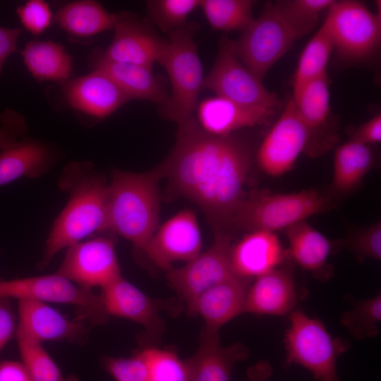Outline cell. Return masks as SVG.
Returning a JSON list of instances; mask_svg holds the SVG:
<instances>
[{
	"label": "cell",
	"mask_w": 381,
	"mask_h": 381,
	"mask_svg": "<svg viewBox=\"0 0 381 381\" xmlns=\"http://www.w3.org/2000/svg\"><path fill=\"white\" fill-rule=\"evenodd\" d=\"M253 161L246 140L211 135L194 116L178 125L173 147L157 167L169 192L195 203L216 232L233 225Z\"/></svg>",
	"instance_id": "1"
},
{
	"label": "cell",
	"mask_w": 381,
	"mask_h": 381,
	"mask_svg": "<svg viewBox=\"0 0 381 381\" xmlns=\"http://www.w3.org/2000/svg\"><path fill=\"white\" fill-rule=\"evenodd\" d=\"M59 185L68 199L49 233L38 262L40 269L47 267L61 250L90 235L108 231L109 182L91 162L67 164Z\"/></svg>",
	"instance_id": "2"
},
{
	"label": "cell",
	"mask_w": 381,
	"mask_h": 381,
	"mask_svg": "<svg viewBox=\"0 0 381 381\" xmlns=\"http://www.w3.org/2000/svg\"><path fill=\"white\" fill-rule=\"evenodd\" d=\"M161 179L157 167L141 173L115 169L109 182L108 231L142 252L157 229Z\"/></svg>",
	"instance_id": "3"
},
{
	"label": "cell",
	"mask_w": 381,
	"mask_h": 381,
	"mask_svg": "<svg viewBox=\"0 0 381 381\" xmlns=\"http://www.w3.org/2000/svg\"><path fill=\"white\" fill-rule=\"evenodd\" d=\"M198 30L195 22L168 33L157 62L166 71L171 93L160 106L161 115L181 124L195 116L204 80L202 66L194 36Z\"/></svg>",
	"instance_id": "4"
},
{
	"label": "cell",
	"mask_w": 381,
	"mask_h": 381,
	"mask_svg": "<svg viewBox=\"0 0 381 381\" xmlns=\"http://www.w3.org/2000/svg\"><path fill=\"white\" fill-rule=\"evenodd\" d=\"M332 207L329 193L316 189L291 193L253 192L246 195L238 207L233 225L248 231H284Z\"/></svg>",
	"instance_id": "5"
},
{
	"label": "cell",
	"mask_w": 381,
	"mask_h": 381,
	"mask_svg": "<svg viewBox=\"0 0 381 381\" xmlns=\"http://www.w3.org/2000/svg\"><path fill=\"white\" fill-rule=\"evenodd\" d=\"M284 337L286 365L297 364L309 370L317 381H339L337 361L349 344L334 337L324 323L296 309L289 314Z\"/></svg>",
	"instance_id": "6"
},
{
	"label": "cell",
	"mask_w": 381,
	"mask_h": 381,
	"mask_svg": "<svg viewBox=\"0 0 381 381\" xmlns=\"http://www.w3.org/2000/svg\"><path fill=\"white\" fill-rule=\"evenodd\" d=\"M334 52L349 63H361L378 52L381 43V14L355 0L335 1L321 25Z\"/></svg>",
	"instance_id": "7"
},
{
	"label": "cell",
	"mask_w": 381,
	"mask_h": 381,
	"mask_svg": "<svg viewBox=\"0 0 381 381\" xmlns=\"http://www.w3.org/2000/svg\"><path fill=\"white\" fill-rule=\"evenodd\" d=\"M329 148L301 119L291 98L260 145L255 157L265 174L279 176L292 169L301 154L316 157Z\"/></svg>",
	"instance_id": "8"
},
{
	"label": "cell",
	"mask_w": 381,
	"mask_h": 381,
	"mask_svg": "<svg viewBox=\"0 0 381 381\" xmlns=\"http://www.w3.org/2000/svg\"><path fill=\"white\" fill-rule=\"evenodd\" d=\"M296 40L274 3L268 1L264 4L260 16L234 41V46L243 64L263 80Z\"/></svg>",
	"instance_id": "9"
},
{
	"label": "cell",
	"mask_w": 381,
	"mask_h": 381,
	"mask_svg": "<svg viewBox=\"0 0 381 381\" xmlns=\"http://www.w3.org/2000/svg\"><path fill=\"white\" fill-rule=\"evenodd\" d=\"M0 297L72 305L78 310V320L92 325H103L109 319L99 295L57 273L9 280L0 279Z\"/></svg>",
	"instance_id": "10"
},
{
	"label": "cell",
	"mask_w": 381,
	"mask_h": 381,
	"mask_svg": "<svg viewBox=\"0 0 381 381\" xmlns=\"http://www.w3.org/2000/svg\"><path fill=\"white\" fill-rule=\"evenodd\" d=\"M203 90L246 105L275 109L282 105L278 95L268 90L262 80L243 64L236 52L234 40L227 35L222 36L219 42L214 64L204 77Z\"/></svg>",
	"instance_id": "11"
},
{
	"label": "cell",
	"mask_w": 381,
	"mask_h": 381,
	"mask_svg": "<svg viewBox=\"0 0 381 381\" xmlns=\"http://www.w3.org/2000/svg\"><path fill=\"white\" fill-rule=\"evenodd\" d=\"M231 238L225 231L214 232L212 244L180 267L167 272L169 285L191 310L197 298L208 288L235 276L231 262Z\"/></svg>",
	"instance_id": "12"
},
{
	"label": "cell",
	"mask_w": 381,
	"mask_h": 381,
	"mask_svg": "<svg viewBox=\"0 0 381 381\" xmlns=\"http://www.w3.org/2000/svg\"><path fill=\"white\" fill-rule=\"evenodd\" d=\"M56 273L85 289L104 287L121 275L114 240L97 236L69 246Z\"/></svg>",
	"instance_id": "13"
},
{
	"label": "cell",
	"mask_w": 381,
	"mask_h": 381,
	"mask_svg": "<svg viewBox=\"0 0 381 381\" xmlns=\"http://www.w3.org/2000/svg\"><path fill=\"white\" fill-rule=\"evenodd\" d=\"M202 241L195 212L183 210L157 228L143 253L168 272L176 262H188L202 252Z\"/></svg>",
	"instance_id": "14"
},
{
	"label": "cell",
	"mask_w": 381,
	"mask_h": 381,
	"mask_svg": "<svg viewBox=\"0 0 381 381\" xmlns=\"http://www.w3.org/2000/svg\"><path fill=\"white\" fill-rule=\"evenodd\" d=\"M113 30L111 42L104 50L101 49L104 57L148 67L157 61L165 39L147 19L123 11L116 13Z\"/></svg>",
	"instance_id": "15"
},
{
	"label": "cell",
	"mask_w": 381,
	"mask_h": 381,
	"mask_svg": "<svg viewBox=\"0 0 381 381\" xmlns=\"http://www.w3.org/2000/svg\"><path fill=\"white\" fill-rule=\"evenodd\" d=\"M18 301L16 338L41 343L66 341L81 343L88 329L83 321L71 320L47 303L23 298Z\"/></svg>",
	"instance_id": "16"
},
{
	"label": "cell",
	"mask_w": 381,
	"mask_h": 381,
	"mask_svg": "<svg viewBox=\"0 0 381 381\" xmlns=\"http://www.w3.org/2000/svg\"><path fill=\"white\" fill-rule=\"evenodd\" d=\"M60 84L65 103L90 119H103L131 101L109 77L97 71Z\"/></svg>",
	"instance_id": "17"
},
{
	"label": "cell",
	"mask_w": 381,
	"mask_h": 381,
	"mask_svg": "<svg viewBox=\"0 0 381 381\" xmlns=\"http://www.w3.org/2000/svg\"><path fill=\"white\" fill-rule=\"evenodd\" d=\"M277 109L243 104L214 95L198 102L195 119L207 133L227 136L244 128L269 123Z\"/></svg>",
	"instance_id": "18"
},
{
	"label": "cell",
	"mask_w": 381,
	"mask_h": 381,
	"mask_svg": "<svg viewBox=\"0 0 381 381\" xmlns=\"http://www.w3.org/2000/svg\"><path fill=\"white\" fill-rule=\"evenodd\" d=\"M248 355L241 343L224 346L219 331L203 327L195 353L183 360L188 381H230L232 370Z\"/></svg>",
	"instance_id": "19"
},
{
	"label": "cell",
	"mask_w": 381,
	"mask_h": 381,
	"mask_svg": "<svg viewBox=\"0 0 381 381\" xmlns=\"http://www.w3.org/2000/svg\"><path fill=\"white\" fill-rule=\"evenodd\" d=\"M88 63L92 71L109 77L130 100H145L162 106L168 98L164 83L154 74L152 67L110 60L99 48L92 52Z\"/></svg>",
	"instance_id": "20"
},
{
	"label": "cell",
	"mask_w": 381,
	"mask_h": 381,
	"mask_svg": "<svg viewBox=\"0 0 381 381\" xmlns=\"http://www.w3.org/2000/svg\"><path fill=\"white\" fill-rule=\"evenodd\" d=\"M101 289L99 296L108 315L135 322L154 337L162 334L164 324L156 303L122 275Z\"/></svg>",
	"instance_id": "21"
},
{
	"label": "cell",
	"mask_w": 381,
	"mask_h": 381,
	"mask_svg": "<svg viewBox=\"0 0 381 381\" xmlns=\"http://www.w3.org/2000/svg\"><path fill=\"white\" fill-rule=\"evenodd\" d=\"M289 258L275 232L255 230L248 231L231 250L234 274L251 280L282 265Z\"/></svg>",
	"instance_id": "22"
},
{
	"label": "cell",
	"mask_w": 381,
	"mask_h": 381,
	"mask_svg": "<svg viewBox=\"0 0 381 381\" xmlns=\"http://www.w3.org/2000/svg\"><path fill=\"white\" fill-rule=\"evenodd\" d=\"M296 301L292 272L281 265L255 279L247 291L243 313L284 316L294 310Z\"/></svg>",
	"instance_id": "23"
},
{
	"label": "cell",
	"mask_w": 381,
	"mask_h": 381,
	"mask_svg": "<svg viewBox=\"0 0 381 381\" xmlns=\"http://www.w3.org/2000/svg\"><path fill=\"white\" fill-rule=\"evenodd\" d=\"M249 282L235 275L208 288L197 298L189 314L200 315L205 327L219 331L224 325L243 313Z\"/></svg>",
	"instance_id": "24"
},
{
	"label": "cell",
	"mask_w": 381,
	"mask_h": 381,
	"mask_svg": "<svg viewBox=\"0 0 381 381\" xmlns=\"http://www.w3.org/2000/svg\"><path fill=\"white\" fill-rule=\"evenodd\" d=\"M58 157L59 153L53 145L22 138L0 152V186L23 177L40 178Z\"/></svg>",
	"instance_id": "25"
},
{
	"label": "cell",
	"mask_w": 381,
	"mask_h": 381,
	"mask_svg": "<svg viewBox=\"0 0 381 381\" xmlns=\"http://www.w3.org/2000/svg\"><path fill=\"white\" fill-rule=\"evenodd\" d=\"M54 20L72 40L83 41L113 30L116 13L108 11L96 1L80 0L59 8Z\"/></svg>",
	"instance_id": "26"
},
{
	"label": "cell",
	"mask_w": 381,
	"mask_h": 381,
	"mask_svg": "<svg viewBox=\"0 0 381 381\" xmlns=\"http://www.w3.org/2000/svg\"><path fill=\"white\" fill-rule=\"evenodd\" d=\"M289 242L288 257L305 270L318 274L326 266L330 254L340 248L306 221L284 230Z\"/></svg>",
	"instance_id": "27"
},
{
	"label": "cell",
	"mask_w": 381,
	"mask_h": 381,
	"mask_svg": "<svg viewBox=\"0 0 381 381\" xmlns=\"http://www.w3.org/2000/svg\"><path fill=\"white\" fill-rule=\"evenodd\" d=\"M374 162L375 156L370 145L349 140L339 146L333 159L329 193L331 197L348 195L357 189L372 169Z\"/></svg>",
	"instance_id": "28"
},
{
	"label": "cell",
	"mask_w": 381,
	"mask_h": 381,
	"mask_svg": "<svg viewBox=\"0 0 381 381\" xmlns=\"http://www.w3.org/2000/svg\"><path fill=\"white\" fill-rule=\"evenodd\" d=\"M21 55L30 73L40 82L62 83L71 78L73 59L56 42L30 41L21 51Z\"/></svg>",
	"instance_id": "29"
},
{
	"label": "cell",
	"mask_w": 381,
	"mask_h": 381,
	"mask_svg": "<svg viewBox=\"0 0 381 381\" xmlns=\"http://www.w3.org/2000/svg\"><path fill=\"white\" fill-rule=\"evenodd\" d=\"M296 111L304 123L325 142L332 145L333 134L325 132L330 114V95L327 73L307 83L293 96Z\"/></svg>",
	"instance_id": "30"
},
{
	"label": "cell",
	"mask_w": 381,
	"mask_h": 381,
	"mask_svg": "<svg viewBox=\"0 0 381 381\" xmlns=\"http://www.w3.org/2000/svg\"><path fill=\"white\" fill-rule=\"evenodd\" d=\"M333 52L331 40L320 26L301 53L293 79V96L309 82L327 73V64Z\"/></svg>",
	"instance_id": "31"
},
{
	"label": "cell",
	"mask_w": 381,
	"mask_h": 381,
	"mask_svg": "<svg viewBox=\"0 0 381 381\" xmlns=\"http://www.w3.org/2000/svg\"><path fill=\"white\" fill-rule=\"evenodd\" d=\"M253 0H200L201 8L210 27L229 32L244 30L254 20Z\"/></svg>",
	"instance_id": "32"
},
{
	"label": "cell",
	"mask_w": 381,
	"mask_h": 381,
	"mask_svg": "<svg viewBox=\"0 0 381 381\" xmlns=\"http://www.w3.org/2000/svg\"><path fill=\"white\" fill-rule=\"evenodd\" d=\"M352 308L342 314L341 322L358 340L377 337L380 333L378 323L381 320V294L367 299L357 300L348 295Z\"/></svg>",
	"instance_id": "33"
},
{
	"label": "cell",
	"mask_w": 381,
	"mask_h": 381,
	"mask_svg": "<svg viewBox=\"0 0 381 381\" xmlns=\"http://www.w3.org/2000/svg\"><path fill=\"white\" fill-rule=\"evenodd\" d=\"M334 1L335 0H281L274 3L298 40L316 28L320 13L327 11Z\"/></svg>",
	"instance_id": "34"
},
{
	"label": "cell",
	"mask_w": 381,
	"mask_h": 381,
	"mask_svg": "<svg viewBox=\"0 0 381 381\" xmlns=\"http://www.w3.org/2000/svg\"><path fill=\"white\" fill-rule=\"evenodd\" d=\"M16 339L21 362L31 381H79L75 376L64 375L41 343Z\"/></svg>",
	"instance_id": "35"
},
{
	"label": "cell",
	"mask_w": 381,
	"mask_h": 381,
	"mask_svg": "<svg viewBox=\"0 0 381 381\" xmlns=\"http://www.w3.org/2000/svg\"><path fill=\"white\" fill-rule=\"evenodd\" d=\"M147 20L164 32L185 26L188 16L200 6L199 0H148Z\"/></svg>",
	"instance_id": "36"
},
{
	"label": "cell",
	"mask_w": 381,
	"mask_h": 381,
	"mask_svg": "<svg viewBox=\"0 0 381 381\" xmlns=\"http://www.w3.org/2000/svg\"><path fill=\"white\" fill-rule=\"evenodd\" d=\"M141 351L148 365L150 381H188L184 362L174 351L152 347Z\"/></svg>",
	"instance_id": "37"
},
{
	"label": "cell",
	"mask_w": 381,
	"mask_h": 381,
	"mask_svg": "<svg viewBox=\"0 0 381 381\" xmlns=\"http://www.w3.org/2000/svg\"><path fill=\"white\" fill-rule=\"evenodd\" d=\"M340 248L350 250L361 262L366 259H381V222H376L352 231L339 241Z\"/></svg>",
	"instance_id": "38"
},
{
	"label": "cell",
	"mask_w": 381,
	"mask_h": 381,
	"mask_svg": "<svg viewBox=\"0 0 381 381\" xmlns=\"http://www.w3.org/2000/svg\"><path fill=\"white\" fill-rule=\"evenodd\" d=\"M103 363L116 381H150L148 365L142 351L128 358L106 357Z\"/></svg>",
	"instance_id": "39"
},
{
	"label": "cell",
	"mask_w": 381,
	"mask_h": 381,
	"mask_svg": "<svg viewBox=\"0 0 381 381\" xmlns=\"http://www.w3.org/2000/svg\"><path fill=\"white\" fill-rule=\"evenodd\" d=\"M16 13L23 27L31 34L44 32L54 20L49 4L43 0H30L18 6Z\"/></svg>",
	"instance_id": "40"
},
{
	"label": "cell",
	"mask_w": 381,
	"mask_h": 381,
	"mask_svg": "<svg viewBox=\"0 0 381 381\" xmlns=\"http://www.w3.org/2000/svg\"><path fill=\"white\" fill-rule=\"evenodd\" d=\"M27 131L24 116L16 110L5 109L0 114V151L17 143Z\"/></svg>",
	"instance_id": "41"
},
{
	"label": "cell",
	"mask_w": 381,
	"mask_h": 381,
	"mask_svg": "<svg viewBox=\"0 0 381 381\" xmlns=\"http://www.w3.org/2000/svg\"><path fill=\"white\" fill-rule=\"evenodd\" d=\"M18 320L10 299L0 297V351L16 334Z\"/></svg>",
	"instance_id": "42"
},
{
	"label": "cell",
	"mask_w": 381,
	"mask_h": 381,
	"mask_svg": "<svg viewBox=\"0 0 381 381\" xmlns=\"http://www.w3.org/2000/svg\"><path fill=\"white\" fill-rule=\"evenodd\" d=\"M350 140L370 145L381 141V114L373 117L359 126L352 133Z\"/></svg>",
	"instance_id": "43"
},
{
	"label": "cell",
	"mask_w": 381,
	"mask_h": 381,
	"mask_svg": "<svg viewBox=\"0 0 381 381\" xmlns=\"http://www.w3.org/2000/svg\"><path fill=\"white\" fill-rule=\"evenodd\" d=\"M22 30L0 26V76L5 62L17 50V42Z\"/></svg>",
	"instance_id": "44"
},
{
	"label": "cell",
	"mask_w": 381,
	"mask_h": 381,
	"mask_svg": "<svg viewBox=\"0 0 381 381\" xmlns=\"http://www.w3.org/2000/svg\"><path fill=\"white\" fill-rule=\"evenodd\" d=\"M0 381H31L22 362L12 360L0 361Z\"/></svg>",
	"instance_id": "45"
},
{
	"label": "cell",
	"mask_w": 381,
	"mask_h": 381,
	"mask_svg": "<svg viewBox=\"0 0 381 381\" xmlns=\"http://www.w3.org/2000/svg\"><path fill=\"white\" fill-rule=\"evenodd\" d=\"M272 373V368L269 362L262 361L248 369V375L250 381H269Z\"/></svg>",
	"instance_id": "46"
}]
</instances>
